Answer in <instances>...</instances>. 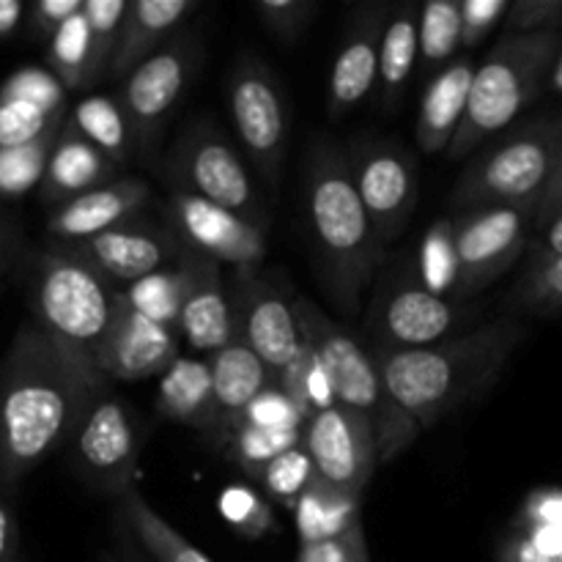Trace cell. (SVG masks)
Listing matches in <instances>:
<instances>
[{
    "label": "cell",
    "instance_id": "6da1fadb",
    "mask_svg": "<svg viewBox=\"0 0 562 562\" xmlns=\"http://www.w3.org/2000/svg\"><path fill=\"white\" fill-rule=\"evenodd\" d=\"M102 390L82 376L33 322L16 329L0 360V494L66 448Z\"/></svg>",
    "mask_w": 562,
    "mask_h": 562
},
{
    "label": "cell",
    "instance_id": "7a4b0ae2",
    "mask_svg": "<svg viewBox=\"0 0 562 562\" xmlns=\"http://www.w3.org/2000/svg\"><path fill=\"white\" fill-rule=\"evenodd\" d=\"M521 338L525 324L503 316L423 349L373 346L371 351L393 398L426 431L488 393Z\"/></svg>",
    "mask_w": 562,
    "mask_h": 562
},
{
    "label": "cell",
    "instance_id": "3957f363",
    "mask_svg": "<svg viewBox=\"0 0 562 562\" xmlns=\"http://www.w3.org/2000/svg\"><path fill=\"white\" fill-rule=\"evenodd\" d=\"M302 206L324 289L340 311L355 313L382 263L384 241L351 184L346 151L335 143L313 140L302 176Z\"/></svg>",
    "mask_w": 562,
    "mask_h": 562
},
{
    "label": "cell",
    "instance_id": "277c9868",
    "mask_svg": "<svg viewBox=\"0 0 562 562\" xmlns=\"http://www.w3.org/2000/svg\"><path fill=\"white\" fill-rule=\"evenodd\" d=\"M31 322L86 379L108 387L102 351L121 305V289L69 247L49 241L31 263Z\"/></svg>",
    "mask_w": 562,
    "mask_h": 562
},
{
    "label": "cell",
    "instance_id": "5b68a950",
    "mask_svg": "<svg viewBox=\"0 0 562 562\" xmlns=\"http://www.w3.org/2000/svg\"><path fill=\"white\" fill-rule=\"evenodd\" d=\"M302 340L311 346L327 379L333 404L368 423L376 439L379 464H390L420 437L417 423L401 409L379 373L373 351L366 349L344 324L333 322L313 302L296 300Z\"/></svg>",
    "mask_w": 562,
    "mask_h": 562
},
{
    "label": "cell",
    "instance_id": "8992f818",
    "mask_svg": "<svg viewBox=\"0 0 562 562\" xmlns=\"http://www.w3.org/2000/svg\"><path fill=\"white\" fill-rule=\"evenodd\" d=\"M562 38L560 33H505L475 66L464 121L448 146L450 159L470 157L486 137L497 135L543 91Z\"/></svg>",
    "mask_w": 562,
    "mask_h": 562
},
{
    "label": "cell",
    "instance_id": "52a82bcc",
    "mask_svg": "<svg viewBox=\"0 0 562 562\" xmlns=\"http://www.w3.org/2000/svg\"><path fill=\"white\" fill-rule=\"evenodd\" d=\"M560 132L562 119H536L516 126L467 165L450 203L464 212L510 206L536 214L552 179Z\"/></svg>",
    "mask_w": 562,
    "mask_h": 562
},
{
    "label": "cell",
    "instance_id": "ba28073f",
    "mask_svg": "<svg viewBox=\"0 0 562 562\" xmlns=\"http://www.w3.org/2000/svg\"><path fill=\"white\" fill-rule=\"evenodd\" d=\"M168 179L173 190L190 192L209 203L267 225L261 192L247 170L239 148L214 121L198 119L181 132L168 154Z\"/></svg>",
    "mask_w": 562,
    "mask_h": 562
},
{
    "label": "cell",
    "instance_id": "9c48e42d",
    "mask_svg": "<svg viewBox=\"0 0 562 562\" xmlns=\"http://www.w3.org/2000/svg\"><path fill=\"white\" fill-rule=\"evenodd\" d=\"M225 99L241 154L274 184L289 148V108L278 80L261 58L245 53L231 66Z\"/></svg>",
    "mask_w": 562,
    "mask_h": 562
},
{
    "label": "cell",
    "instance_id": "30bf717a",
    "mask_svg": "<svg viewBox=\"0 0 562 562\" xmlns=\"http://www.w3.org/2000/svg\"><path fill=\"white\" fill-rule=\"evenodd\" d=\"M201 64V47L187 33H176L165 47L148 55L121 80L119 104L130 121L137 154H148L162 137L179 108L192 75Z\"/></svg>",
    "mask_w": 562,
    "mask_h": 562
},
{
    "label": "cell",
    "instance_id": "8fae6325",
    "mask_svg": "<svg viewBox=\"0 0 562 562\" xmlns=\"http://www.w3.org/2000/svg\"><path fill=\"white\" fill-rule=\"evenodd\" d=\"M536 214L527 209H477L450 220L456 252L453 302H467L503 278L530 247Z\"/></svg>",
    "mask_w": 562,
    "mask_h": 562
},
{
    "label": "cell",
    "instance_id": "7c38bea8",
    "mask_svg": "<svg viewBox=\"0 0 562 562\" xmlns=\"http://www.w3.org/2000/svg\"><path fill=\"white\" fill-rule=\"evenodd\" d=\"M71 470L93 492L124 497L132 492L140 453L135 415L110 390H102L69 439Z\"/></svg>",
    "mask_w": 562,
    "mask_h": 562
},
{
    "label": "cell",
    "instance_id": "4fadbf2b",
    "mask_svg": "<svg viewBox=\"0 0 562 562\" xmlns=\"http://www.w3.org/2000/svg\"><path fill=\"white\" fill-rule=\"evenodd\" d=\"M165 220L187 250L214 263H231L236 272H256L267 258V225L190 192H170Z\"/></svg>",
    "mask_w": 562,
    "mask_h": 562
},
{
    "label": "cell",
    "instance_id": "5bb4252c",
    "mask_svg": "<svg viewBox=\"0 0 562 562\" xmlns=\"http://www.w3.org/2000/svg\"><path fill=\"white\" fill-rule=\"evenodd\" d=\"M351 184L382 241L404 234L417 206L415 159L382 137H362L346 151Z\"/></svg>",
    "mask_w": 562,
    "mask_h": 562
},
{
    "label": "cell",
    "instance_id": "9a60e30c",
    "mask_svg": "<svg viewBox=\"0 0 562 562\" xmlns=\"http://www.w3.org/2000/svg\"><path fill=\"white\" fill-rule=\"evenodd\" d=\"M234 333L263 366L272 379L302 351L296 300L278 280L256 272H236V294L231 300Z\"/></svg>",
    "mask_w": 562,
    "mask_h": 562
},
{
    "label": "cell",
    "instance_id": "2e32d148",
    "mask_svg": "<svg viewBox=\"0 0 562 562\" xmlns=\"http://www.w3.org/2000/svg\"><path fill=\"white\" fill-rule=\"evenodd\" d=\"M302 448L313 464V477L360 497L379 467L371 426L335 404L305 423Z\"/></svg>",
    "mask_w": 562,
    "mask_h": 562
},
{
    "label": "cell",
    "instance_id": "e0dca14e",
    "mask_svg": "<svg viewBox=\"0 0 562 562\" xmlns=\"http://www.w3.org/2000/svg\"><path fill=\"white\" fill-rule=\"evenodd\" d=\"M64 247H69L86 263H91L99 274H104L119 289H126V285L137 283L148 274L176 267L179 258L184 256V245L176 239L168 225L148 223L140 214L91 236V239L71 241Z\"/></svg>",
    "mask_w": 562,
    "mask_h": 562
},
{
    "label": "cell",
    "instance_id": "ac0fdd59",
    "mask_svg": "<svg viewBox=\"0 0 562 562\" xmlns=\"http://www.w3.org/2000/svg\"><path fill=\"white\" fill-rule=\"evenodd\" d=\"M464 313L459 302L428 291L420 278L393 280L373 300L371 329L379 349H423L448 338Z\"/></svg>",
    "mask_w": 562,
    "mask_h": 562
},
{
    "label": "cell",
    "instance_id": "d6986e66",
    "mask_svg": "<svg viewBox=\"0 0 562 562\" xmlns=\"http://www.w3.org/2000/svg\"><path fill=\"white\" fill-rule=\"evenodd\" d=\"M179 267L184 272V300L179 313L181 344L198 357H212L236 335L234 311H231V296L225 294L220 263L184 247Z\"/></svg>",
    "mask_w": 562,
    "mask_h": 562
},
{
    "label": "cell",
    "instance_id": "ffe728a7",
    "mask_svg": "<svg viewBox=\"0 0 562 562\" xmlns=\"http://www.w3.org/2000/svg\"><path fill=\"white\" fill-rule=\"evenodd\" d=\"M179 357L181 335L140 316L135 307L126 305L121 294L119 316L102 351L104 382H113V379L115 382H143V379L162 376Z\"/></svg>",
    "mask_w": 562,
    "mask_h": 562
},
{
    "label": "cell",
    "instance_id": "44dd1931",
    "mask_svg": "<svg viewBox=\"0 0 562 562\" xmlns=\"http://www.w3.org/2000/svg\"><path fill=\"white\" fill-rule=\"evenodd\" d=\"M387 5H362L351 20L329 75V115L344 119L376 88L379 44H382Z\"/></svg>",
    "mask_w": 562,
    "mask_h": 562
},
{
    "label": "cell",
    "instance_id": "7402d4cb",
    "mask_svg": "<svg viewBox=\"0 0 562 562\" xmlns=\"http://www.w3.org/2000/svg\"><path fill=\"white\" fill-rule=\"evenodd\" d=\"M148 201H151V187L146 181L121 176V179L97 187L75 201L53 206L47 220L49 241L71 245V241L91 239L113 225L137 217Z\"/></svg>",
    "mask_w": 562,
    "mask_h": 562
},
{
    "label": "cell",
    "instance_id": "603a6c76",
    "mask_svg": "<svg viewBox=\"0 0 562 562\" xmlns=\"http://www.w3.org/2000/svg\"><path fill=\"white\" fill-rule=\"evenodd\" d=\"M195 9V0H130L108 75L124 80L140 60L165 47Z\"/></svg>",
    "mask_w": 562,
    "mask_h": 562
},
{
    "label": "cell",
    "instance_id": "cb8c5ba5",
    "mask_svg": "<svg viewBox=\"0 0 562 562\" xmlns=\"http://www.w3.org/2000/svg\"><path fill=\"white\" fill-rule=\"evenodd\" d=\"M115 179H121V168H115L104 154H99L91 143L82 140L64 121L53 143V151H49L44 179L38 184L44 201L49 206H60V203L75 201V198Z\"/></svg>",
    "mask_w": 562,
    "mask_h": 562
},
{
    "label": "cell",
    "instance_id": "d4e9b609",
    "mask_svg": "<svg viewBox=\"0 0 562 562\" xmlns=\"http://www.w3.org/2000/svg\"><path fill=\"white\" fill-rule=\"evenodd\" d=\"M157 415L170 423L195 428L220 442V417L217 404H214L212 368H209L206 357L181 355L159 376Z\"/></svg>",
    "mask_w": 562,
    "mask_h": 562
},
{
    "label": "cell",
    "instance_id": "484cf974",
    "mask_svg": "<svg viewBox=\"0 0 562 562\" xmlns=\"http://www.w3.org/2000/svg\"><path fill=\"white\" fill-rule=\"evenodd\" d=\"M472 77H475V64L470 58H453L428 82L415 130L423 154L448 151L450 140L464 121Z\"/></svg>",
    "mask_w": 562,
    "mask_h": 562
},
{
    "label": "cell",
    "instance_id": "4316f807",
    "mask_svg": "<svg viewBox=\"0 0 562 562\" xmlns=\"http://www.w3.org/2000/svg\"><path fill=\"white\" fill-rule=\"evenodd\" d=\"M212 368L214 404L220 417V442L231 437L247 406L274 382L269 368L234 335L228 346L206 357Z\"/></svg>",
    "mask_w": 562,
    "mask_h": 562
},
{
    "label": "cell",
    "instance_id": "83f0119b",
    "mask_svg": "<svg viewBox=\"0 0 562 562\" xmlns=\"http://www.w3.org/2000/svg\"><path fill=\"white\" fill-rule=\"evenodd\" d=\"M417 16L420 9L415 3H401L384 22L376 75L379 102L384 110L398 108L417 66Z\"/></svg>",
    "mask_w": 562,
    "mask_h": 562
},
{
    "label": "cell",
    "instance_id": "f1b7e54d",
    "mask_svg": "<svg viewBox=\"0 0 562 562\" xmlns=\"http://www.w3.org/2000/svg\"><path fill=\"white\" fill-rule=\"evenodd\" d=\"M360 505V494L340 492V488L327 486L318 477H313L291 508L296 519V532H300V547L329 541V538L355 530L357 525H362Z\"/></svg>",
    "mask_w": 562,
    "mask_h": 562
},
{
    "label": "cell",
    "instance_id": "f546056e",
    "mask_svg": "<svg viewBox=\"0 0 562 562\" xmlns=\"http://www.w3.org/2000/svg\"><path fill=\"white\" fill-rule=\"evenodd\" d=\"M66 124L82 140L91 143L99 154H104L115 168H126L137 154L130 121H126L115 97H104V93L86 97L82 102L75 104L71 113H66Z\"/></svg>",
    "mask_w": 562,
    "mask_h": 562
},
{
    "label": "cell",
    "instance_id": "4dcf8cb0",
    "mask_svg": "<svg viewBox=\"0 0 562 562\" xmlns=\"http://www.w3.org/2000/svg\"><path fill=\"white\" fill-rule=\"evenodd\" d=\"M503 562H562V492L530 497L519 527L505 543Z\"/></svg>",
    "mask_w": 562,
    "mask_h": 562
},
{
    "label": "cell",
    "instance_id": "1f68e13d",
    "mask_svg": "<svg viewBox=\"0 0 562 562\" xmlns=\"http://www.w3.org/2000/svg\"><path fill=\"white\" fill-rule=\"evenodd\" d=\"M124 527L143 554L154 562H212L195 543L187 541L176 527H170L137 492L121 497Z\"/></svg>",
    "mask_w": 562,
    "mask_h": 562
},
{
    "label": "cell",
    "instance_id": "d6a6232c",
    "mask_svg": "<svg viewBox=\"0 0 562 562\" xmlns=\"http://www.w3.org/2000/svg\"><path fill=\"white\" fill-rule=\"evenodd\" d=\"M47 64L49 71L55 75V80L66 88V91H82V88H91L93 82L102 77L97 58H93L91 36H88V25L80 14L71 16L69 22L60 25V31L55 33L47 42Z\"/></svg>",
    "mask_w": 562,
    "mask_h": 562
},
{
    "label": "cell",
    "instance_id": "836d02e7",
    "mask_svg": "<svg viewBox=\"0 0 562 562\" xmlns=\"http://www.w3.org/2000/svg\"><path fill=\"white\" fill-rule=\"evenodd\" d=\"M461 49L459 0H431L417 16V58L426 71H439Z\"/></svg>",
    "mask_w": 562,
    "mask_h": 562
},
{
    "label": "cell",
    "instance_id": "e575fe53",
    "mask_svg": "<svg viewBox=\"0 0 562 562\" xmlns=\"http://www.w3.org/2000/svg\"><path fill=\"white\" fill-rule=\"evenodd\" d=\"M121 294H124L126 305L135 307L140 316L179 333V313L181 300H184V272H181L179 263L126 285V289H121Z\"/></svg>",
    "mask_w": 562,
    "mask_h": 562
},
{
    "label": "cell",
    "instance_id": "d590c367",
    "mask_svg": "<svg viewBox=\"0 0 562 562\" xmlns=\"http://www.w3.org/2000/svg\"><path fill=\"white\" fill-rule=\"evenodd\" d=\"M302 445V431H283V428H258L239 423V426L231 431V437L225 439V448H228L231 461L245 472L247 477H256L263 467L272 459H278L280 453L291 448H300Z\"/></svg>",
    "mask_w": 562,
    "mask_h": 562
},
{
    "label": "cell",
    "instance_id": "8d00e7d4",
    "mask_svg": "<svg viewBox=\"0 0 562 562\" xmlns=\"http://www.w3.org/2000/svg\"><path fill=\"white\" fill-rule=\"evenodd\" d=\"M274 384L294 401L296 409L302 412L305 420H311L316 412L333 406V395H329L327 379H324L322 366H318L316 355L311 346L302 340V351L274 376Z\"/></svg>",
    "mask_w": 562,
    "mask_h": 562
},
{
    "label": "cell",
    "instance_id": "74e56055",
    "mask_svg": "<svg viewBox=\"0 0 562 562\" xmlns=\"http://www.w3.org/2000/svg\"><path fill=\"white\" fill-rule=\"evenodd\" d=\"M58 132L38 137V140L27 143V146L0 151V198H20L31 192L33 187L42 184L49 151H53Z\"/></svg>",
    "mask_w": 562,
    "mask_h": 562
},
{
    "label": "cell",
    "instance_id": "f35d334b",
    "mask_svg": "<svg viewBox=\"0 0 562 562\" xmlns=\"http://www.w3.org/2000/svg\"><path fill=\"white\" fill-rule=\"evenodd\" d=\"M66 115L47 113L25 99L3 97L0 93V151L5 148H20L38 137L55 135L64 126Z\"/></svg>",
    "mask_w": 562,
    "mask_h": 562
},
{
    "label": "cell",
    "instance_id": "ab89813d",
    "mask_svg": "<svg viewBox=\"0 0 562 562\" xmlns=\"http://www.w3.org/2000/svg\"><path fill=\"white\" fill-rule=\"evenodd\" d=\"M252 481L267 492L269 499L285 505V508H294L307 483L313 481V464L307 459L305 448L300 445V448L285 450L278 459L269 461Z\"/></svg>",
    "mask_w": 562,
    "mask_h": 562
},
{
    "label": "cell",
    "instance_id": "60d3db41",
    "mask_svg": "<svg viewBox=\"0 0 562 562\" xmlns=\"http://www.w3.org/2000/svg\"><path fill=\"white\" fill-rule=\"evenodd\" d=\"M510 300L519 311L562 313V258L560 261H527L525 274Z\"/></svg>",
    "mask_w": 562,
    "mask_h": 562
},
{
    "label": "cell",
    "instance_id": "b9f144b4",
    "mask_svg": "<svg viewBox=\"0 0 562 562\" xmlns=\"http://www.w3.org/2000/svg\"><path fill=\"white\" fill-rule=\"evenodd\" d=\"M423 278L420 283L437 296L453 302L456 291V252L453 234H450V220H442L437 228L428 231L423 241Z\"/></svg>",
    "mask_w": 562,
    "mask_h": 562
},
{
    "label": "cell",
    "instance_id": "7bdbcfd3",
    "mask_svg": "<svg viewBox=\"0 0 562 562\" xmlns=\"http://www.w3.org/2000/svg\"><path fill=\"white\" fill-rule=\"evenodd\" d=\"M126 3L130 0H82V20L88 25L93 58H97L102 75H108L110 60H113L121 22H124L126 14Z\"/></svg>",
    "mask_w": 562,
    "mask_h": 562
},
{
    "label": "cell",
    "instance_id": "ee69618b",
    "mask_svg": "<svg viewBox=\"0 0 562 562\" xmlns=\"http://www.w3.org/2000/svg\"><path fill=\"white\" fill-rule=\"evenodd\" d=\"M220 514L247 538H263L272 530V508L247 486H231L220 494Z\"/></svg>",
    "mask_w": 562,
    "mask_h": 562
},
{
    "label": "cell",
    "instance_id": "f6af8a7d",
    "mask_svg": "<svg viewBox=\"0 0 562 562\" xmlns=\"http://www.w3.org/2000/svg\"><path fill=\"white\" fill-rule=\"evenodd\" d=\"M256 14L274 38L294 44L316 14L313 0H256Z\"/></svg>",
    "mask_w": 562,
    "mask_h": 562
},
{
    "label": "cell",
    "instance_id": "bcb514c9",
    "mask_svg": "<svg viewBox=\"0 0 562 562\" xmlns=\"http://www.w3.org/2000/svg\"><path fill=\"white\" fill-rule=\"evenodd\" d=\"M66 88L55 80L53 71L44 69H22L16 75H11L5 80V86L0 88L3 97L25 99V102L36 104V108L47 110V113L66 115Z\"/></svg>",
    "mask_w": 562,
    "mask_h": 562
},
{
    "label": "cell",
    "instance_id": "7dc6e473",
    "mask_svg": "<svg viewBox=\"0 0 562 562\" xmlns=\"http://www.w3.org/2000/svg\"><path fill=\"white\" fill-rule=\"evenodd\" d=\"M239 423H247V426H258V428H283V431H302L305 428V417L302 412L296 409L294 401L278 387V384H269L256 401L245 409ZM236 423V426H239Z\"/></svg>",
    "mask_w": 562,
    "mask_h": 562
},
{
    "label": "cell",
    "instance_id": "c3c4849f",
    "mask_svg": "<svg viewBox=\"0 0 562 562\" xmlns=\"http://www.w3.org/2000/svg\"><path fill=\"white\" fill-rule=\"evenodd\" d=\"M461 9V47L472 49L505 22L510 3L508 0H459Z\"/></svg>",
    "mask_w": 562,
    "mask_h": 562
},
{
    "label": "cell",
    "instance_id": "681fc988",
    "mask_svg": "<svg viewBox=\"0 0 562 562\" xmlns=\"http://www.w3.org/2000/svg\"><path fill=\"white\" fill-rule=\"evenodd\" d=\"M508 33H560L562 0H519L505 14Z\"/></svg>",
    "mask_w": 562,
    "mask_h": 562
},
{
    "label": "cell",
    "instance_id": "f907efd6",
    "mask_svg": "<svg viewBox=\"0 0 562 562\" xmlns=\"http://www.w3.org/2000/svg\"><path fill=\"white\" fill-rule=\"evenodd\" d=\"M296 562H371L366 530H362V525H357L355 530L344 532L338 538L300 547Z\"/></svg>",
    "mask_w": 562,
    "mask_h": 562
},
{
    "label": "cell",
    "instance_id": "816d5d0a",
    "mask_svg": "<svg viewBox=\"0 0 562 562\" xmlns=\"http://www.w3.org/2000/svg\"><path fill=\"white\" fill-rule=\"evenodd\" d=\"M80 9L82 0H36V3L25 11L27 33H31L33 38L49 42V38L60 31L64 22H69L75 14H80Z\"/></svg>",
    "mask_w": 562,
    "mask_h": 562
},
{
    "label": "cell",
    "instance_id": "f5cc1de1",
    "mask_svg": "<svg viewBox=\"0 0 562 562\" xmlns=\"http://www.w3.org/2000/svg\"><path fill=\"white\" fill-rule=\"evenodd\" d=\"M530 261H560L562 258V209L552 214L547 225L538 228L536 239H530Z\"/></svg>",
    "mask_w": 562,
    "mask_h": 562
},
{
    "label": "cell",
    "instance_id": "db71d44e",
    "mask_svg": "<svg viewBox=\"0 0 562 562\" xmlns=\"http://www.w3.org/2000/svg\"><path fill=\"white\" fill-rule=\"evenodd\" d=\"M0 562H20V521L11 497L0 494Z\"/></svg>",
    "mask_w": 562,
    "mask_h": 562
},
{
    "label": "cell",
    "instance_id": "11a10c76",
    "mask_svg": "<svg viewBox=\"0 0 562 562\" xmlns=\"http://www.w3.org/2000/svg\"><path fill=\"white\" fill-rule=\"evenodd\" d=\"M558 209H562V132H560V140H558V154H554L552 179H549L547 192H543L541 203H538L536 223H532V228L538 231L541 225H547Z\"/></svg>",
    "mask_w": 562,
    "mask_h": 562
},
{
    "label": "cell",
    "instance_id": "9f6ffc18",
    "mask_svg": "<svg viewBox=\"0 0 562 562\" xmlns=\"http://www.w3.org/2000/svg\"><path fill=\"white\" fill-rule=\"evenodd\" d=\"M22 247V231L9 214H0V274L14 263L16 252Z\"/></svg>",
    "mask_w": 562,
    "mask_h": 562
},
{
    "label": "cell",
    "instance_id": "6f0895ef",
    "mask_svg": "<svg viewBox=\"0 0 562 562\" xmlns=\"http://www.w3.org/2000/svg\"><path fill=\"white\" fill-rule=\"evenodd\" d=\"M25 11L22 0H0V42L14 36L16 27L25 22Z\"/></svg>",
    "mask_w": 562,
    "mask_h": 562
},
{
    "label": "cell",
    "instance_id": "680465c9",
    "mask_svg": "<svg viewBox=\"0 0 562 562\" xmlns=\"http://www.w3.org/2000/svg\"><path fill=\"white\" fill-rule=\"evenodd\" d=\"M549 86H552V91L562 93V44L558 49V58L552 64V71H549Z\"/></svg>",
    "mask_w": 562,
    "mask_h": 562
}]
</instances>
